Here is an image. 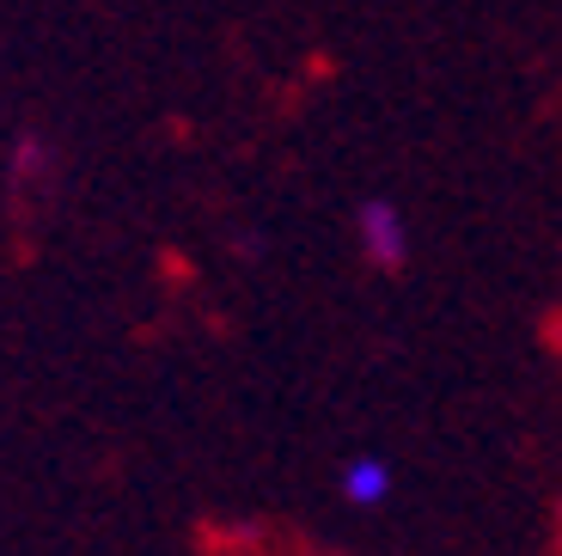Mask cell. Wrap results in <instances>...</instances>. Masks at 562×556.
I'll return each mask as SVG.
<instances>
[{"mask_svg":"<svg viewBox=\"0 0 562 556\" xmlns=\"http://www.w3.org/2000/svg\"><path fill=\"white\" fill-rule=\"evenodd\" d=\"M355 245H361L367 269H380V276H397L409 264V221L397 202L385 196H367L361 209H355Z\"/></svg>","mask_w":562,"mask_h":556,"instance_id":"1","label":"cell"},{"mask_svg":"<svg viewBox=\"0 0 562 556\" xmlns=\"http://www.w3.org/2000/svg\"><path fill=\"white\" fill-rule=\"evenodd\" d=\"M397 489V471L385 453H355V459H342L337 471V496L349 501V508H385Z\"/></svg>","mask_w":562,"mask_h":556,"instance_id":"2","label":"cell"}]
</instances>
